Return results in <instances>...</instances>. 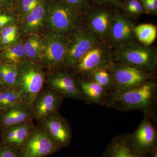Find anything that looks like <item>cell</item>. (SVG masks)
<instances>
[{"label": "cell", "instance_id": "obj_1", "mask_svg": "<svg viewBox=\"0 0 157 157\" xmlns=\"http://www.w3.org/2000/svg\"><path fill=\"white\" fill-rule=\"evenodd\" d=\"M156 102V84L151 80L132 89L110 93L106 106L122 112L139 109L154 119Z\"/></svg>", "mask_w": 157, "mask_h": 157}, {"label": "cell", "instance_id": "obj_2", "mask_svg": "<svg viewBox=\"0 0 157 157\" xmlns=\"http://www.w3.org/2000/svg\"><path fill=\"white\" fill-rule=\"evenodd\" d=\"M114 56L117 63L132 66L149 74L156 66L155 50L134 42L116 48Z\"/></svg>", "mask_w": 157, "mask_h": 157}, {"label": "cell", "instance_id": "obj_3", "mask_svg": "<svg viewBox=\"0 0 157 157\" xmlns=\"http://www.w3.org/2000/svg\"><path fill=\"white\" fill-rule=\"evenodd\" d=\"M81 14L63 0H48L45 19L54 33L64 36L76 28Z\"/></svg>", "mask_w": 157, "mask_h": 157}, {"label": "cell", "instance_id": "obj_4", "mask_svg": "<svg viewBox=\"0 0 157 157\" xmlns=\"http://www.w3.org/2000/svg\"><path fill=\"white\" fill-rule=\"evenodd\" d=\"M18 68V75L14 87L21 101L33 105L43 87L45 76L41 69L35 65L25 64Z\"/></svg>", "mask_w": 157, "mask_h": 157}, {"label": "cell", "instance_id": "obj_5", "mask_svg": "<svg viewBox=\"0 0 157 157\" xmlns=\"http://www.w3.org/2000/svg\"><path fill=\"white\" fill-rule=\"evenodd\" d=\"M115 91H123L139 86L151 80V74L124 64H110L107 68Z\"/></svg>", "mask_w": 157, "mask_h": 157}, {"label": "cell", "instance_id": "obj_6", "mask_svg": "<svg viewBox=\"0 0 157 157\" xmlns=\"http://www.w3.org/2000/svg\"><path fill=\"white\" fill-rule=\"evenodd\" d=\"M40 127L35 126L21 148V157H46L61 149Z\"/></svg>", "mask_w": 157, "mask_h": 157}, {"label": "cell", "instance_id": "obj_7", "mask_svg": "<svg viewBox=\"0 0 157 157\" xmlns=\"http://www.w3.org/2000/svg\"><path fill=\"white\" fill-rule=\"evenodd\" d=\"M39 123L40 127L61 148L70 145L72 139L71 128L67 120L58 112L45 117Z\"/></svg>", "mask_w": 157, "mask_h": 157}, {"label": "cell", "instance_id": "obj_8", "mask_svg": "<svg viewBox=\"0 0 157 157\" xmlns=\"http://www.w3.org/2000/svg\"><path fill=\"white\" fill-rule=\"evenodd\" d=\"M97 35L89 28L79 31L69 44L65 63L68 66L76 65L78 61L96 45Z\"/></svg>", "mask_w": 157, "mask_h": 157}, {"label": "cell", "instance_id": "obj_9", "mask_svg": "<svg viewBox=\"0 0 157 157\" xmlns=\"http://www.w3.org/2000/svg\"><path fill=\"white\" fill-rule=\"evenodd\" d=\"M135 27L130 18L115 10L108 37L111 45L116 48L133 42Z\"/></svg>", "mask_w": 157, "mask_h": 157}, {"label": "cell", "instance_id": "obj_10", "mask_svg": "<svg viewBox=\"0 0 157 157\" xmlns=\"http://www.w3.org/2000/svg\"><path fill=\"white\" fill-rule=\"evenodd\" d=\"M152 118L144 115L139 126L130 134L134 146L140 152L148 154L157 146V130L152 121Z\"/></svg>", "mask_w": 157, "mask_h": 157}, {"label": "cell", "instance_id": "obj_11", "mask_svg": "<svg viewBox=\"0 0 157 157\" xmlns=\"http://www.w3.org/2000/svg\"><path fill=\"white\" fill-rule=\"evenodd\" d=\"M62 101L63 97L53 90H41L32 105L34 118L39 122L48 116L58 112Z\"/></svg>", "mask_w": 157, "mask_h": 157}, {"label": "cell", "instance_id": "obj_12", "mask_svg": "<svg viewBox=\"0 0 157 157\" xmlns=\"http://www.w3.org/2000/svg\"><path fill=\"white\" fill-rule=\"evenodd\" d=\"M68 45L63 36L54 33L44 40L41 53L46 63L52 67H57L65 63Z\"/></svg>", "mask_w": 157, "mask_h": 157}, {"label": "cell", "instance_id": "obj_13", "mask_svg": "<svg viewBox=\"0 0 157 157\" xmlns=\"http://www.w3.org/2000/svg\"><path fill=\"white\" fill-rule=\"evenodd\" d=\"M108 57L107 50L96 44L76 64V69L79 73L89 76L98 69H107L110 65Z\"/></svg>", "mask_w": 157, "mask_h": 157}, {"label": "cell", "instance_id": "obj_14", "mask_svg": "<svg viewBox=\"0 0 157 157\" xmlns=\"http://www.w3.org/2000/svg\"><path fill=\"white\" fill-rule=\"evenodd\" d=\"M114 11L107 7L90 8L86 11L89 28L97 36L108 39Z\"/></svg>", "mask_w": 157, "mask_h": 157}, {"label": "cell", "instance_id": "obj_15", "mask_svg": "<svg viewBox=\"0 0 157 157\" xmlns=\"http://www.w3.org/2000/svg\"><path fill=\"white\" fill-rule=\"evenodd\" d=\"M48 83L52 89L62 97L85 101L78 85L70 74L59 72L51 76Z\"/></svg>", "mask_w": 157, "mask_h": 157}, {"label": "cell", "instance_id": "obj_16", "mask_svg": "<svg viewBox=\"0 0 157 157\" xmlns=\"http://www.w3.org/2000/svg\"><path fill=\"white\" fill-rule=\"evenodd\" d=\"M103 157H150V154L140 152L135 148L130 134L117 135L107 145Z\"/></svg>", "mask_w": 157, "mask_h": 157}, {"label": "cell", "instance_id": "obj_17", "mask_svg": "<svg viewBox=\"0 0 157 157\" xmlns=\"http://www.w3.org/2000/svg\"><path fill=\"white\" fill-rule=\"evenodd\" d=\"M33 111L32 105L20 102L9 108L0 111V128L33 121Z\"/></svg>", "mask_w": 157, "mask_h": 157}, {"label": "cell", "instance_id": "obj_18", "mask_svg": "<svg viewBox=\"0 0 157 157\" xmlns=\"http://www.w3.org/2000/svg\"><path fill=\"white\" fill-rule=\"evenodd\" d=\"M35 127L32 121L1 130V142L20 150Z\"/></svg>", "mask_w": 157, "mask_h": 157}, {"label": "cell", "instance_id": "obj_19", "mask_svg": "<svg viewBox=\"0 0 157 157\" xmlns=\"http://www.w3.org/2000/svg\"><path fill=\"white\" fill-rule=\"evenodd\" d=\"M78 86L89 103L106 105L110 92L92 80H79Z\"/></svg>", "mask_w": 157, "mask_h": 157}, {"label": "cell", "instance_id": "obj_20", "mask_svg": "<svg viewBox=\"0 0 157 157\" xmlns=\"http://www.w3.org/2000/svg\"><path fill=\"white\" fill-rule=\"evenodd\" d=\"M135 37L145 46H149L155 42L157 36L156 26L151 24H142L135 28Z\"/></svg>", "mask_w": 157, "mask_h": 157}, {"label": "cell", "instance_id": "obj_21", "mask_svg": "<svg viewBox=\"0 0 157 157\" xmlns=\"http://www.w3.org/2000/svg\"><path fill=\"white\" fill-rule=\"evenodd\" d=\"M48 0H44L27 15L25 29L33 30L39 26L46 16Z\"/></svg>", "mask_w": 157, "mask_h": 157}, {"label": "cell", "instance_id": "obj_22", "mask_svg": "<svg viewBox=\"0 0 157 157\" xmlns=\"http://www.w3.org/2000/svg\"><path fill=\"white\" fill-rule=\"evenodd\" d=\"M18 75V68L14 64L0 66V83L6 87H14Z\"/></svg>", "mask_w": 157, "mask_h": 157}, {"label": "cell", "instance_id": "obj_23", "mask_svg": "<svg viewBox=\"0 0 157 157\" xmlns=\"http://www.w3.org/2000/svg\"><path fill=\"white\" fill-rule=\"evenodd\" d=\"M20 102L22 101L19 93L14 87L0 89V111L6 110Z\"/></svg>", "mask_w": 157, "mask_h": 157}, {"label": "cell", "instance_id": "obj_24", "mask_svg": "<svg viewBox=\"0 0 157 157\" xmlns=\"http://www.w3.org/2000/svg\"><path fill=\"white\" fill-rule=\"evenodd\" d=\"M89 77L92 81L106 89L110 93L115 91L114 84L107 69H100L94 71Z\"/></svg>", "mask_w": 157, "mask_h": 157}, {"label": "cell", "instance_id": "obj_25", "mask_svg": "<svg viewBox=\"0 0 157 157\" xmlns=\"http://www.w3.org/2000/svg\"><path fill=\"white\" fill-rule=\"evenodd\" d=\"M122 3V8L127 14L137 16L145 13L141 0H124Z\"/></svg>", "mask_w": 157, "mask_h": 157}, {"label": "cell", "instance_id": "obj_26", "mask_svg": "<svg viewBox=\"0 0 157 157\" xmlns=\"http://www.w3.org/2000/svg\"><path fill=\"white\" fill-rule=\"evenodd\" d=\"M5 56L10 61L18 62L20 59L27 56L24 46L21 44L10 46L5 51Z\"/></svg>", "mask_w": 157, "mask_h": 157}, {"label": "cell", "instance_id": "obj_27", "mask_svg": "<svg viewBox=\"0 0 157 157\" xmlns=\"http://www.w3.org/2000/svg\"><path fill=\"white\" fill-rule=\"evenodd\" d=\"M27 56L30 58H35L39 55L42 50V44L36 38L29 39L24 44Z\"/></svg>", "mask_w": 157, "mask_h": 157}, {"label": "cell", "instance_id": "obj_28", "mask_svg": "<svg viewBox=\"0 0 157 157\" xmlns=\"http://www.w3.org/2000/svg\"><path fill=\"white\" fill-rule=\"evenodd\" d=\"M44 0H22L17 4V11L23 15H27Z\"/></svg>", "mask_w": 157, "mask_h": 157}, {"label": "cell", "instance_id": "obj_29", "mask_svg": "<svg viewBox=\"0 0 157 157\" xmlns=\"http://www.w3.org/2000/svg\"><path fill=\"white\" fill-rule=\"evenodd\" d=\"M0 157H21L20 150L0 142Z\"/></svg>", "mask_w": 157, "mask_h": 157}, {"label": "cell", "instance_id": "obj_30", "mask_svg": "<svg viewBox=\"0 0 157 157\" xmlns=\"http://www.w3.org/2000/svg\"><path fill=\"white\" fill-rule=\"evenodd\" d=\"M71 7L78 10L79 12H86L90 8V0H63Z\"/></svg>", "mask_w": 157, "mask_h": 157}, {"label": "cell", "instance_id": "obj_31", "mask_svg": "<svg viewBox=\"0 0 157 157\" xmlns=\"http://www.w3.org/2000/svg\"><path fill=\"white\" fill-rule=\"evenodd\" d=\"M145 13L147 14L157 15V0H141Z\"/></svg>", "mask_w": 157, "mask_h": 157}, {"label": "cell", "instance_id": "obj_32", "mask_svg": "<svg viewBox=\"0 0 157 157\" xmlns=\"http://www.w3.org/2000/svg\"><path fill=\"white\" fill-rule=\"evenodd\" d=\"M95 3L102 6H110L116 9L122 8V2L121 0H92Z\"/></svg>", "mask_w": 157, "mask_h": 157}, {"label": "cell", "instance_id": "obj_33", "mask_svg": "<svg viewBox=\"0 0 157 157\" xmlns=\"http://www.w3.org/2000/svg\"><path fill=\"white\" fill-rule=\"evenodd\" d=\"M14 17L11 14H8L5 11H0V29L7 24L12 22Z\"/></svg>", "mask_w": 157, "mask_h": 157}, {"label": "cell", "instance_id": "obj_34", "mask_svg": "<svg viewBox=\"0 0 157 157\" xmlns=\"http://www.w3.org/2000/svg\"><path fill=\"white\" fill-rule=\"evenodd\" d=\"M17 28L16 26L11 25L6 27L2 29L1 32L2 38L9 36L13 35H16Z\"/></svg>", "mask_w": 157, "mask_h": 157}, {"label": "cell", "instance_id": "obj_35", "mask_svg": "<svg viewBox=\"0 0 157 157\" xmlns=\"http://www.w3.org/2000/svg\"><path fill=\"white\" fill-rule=\"evenodd\" d=\"M11 6V0H0V11L9 9Z\"/></svg>", "mask_w": 157, "mask_h": 157}, {"label": "cell", "instance_id": "obj_36", "mask_svg": "<svg viewBox=\"0 0 157 157\" xmlns=\"http://www.w3.org/2000/svg\"><path fill=\"white\" fill-rule=\"evenodd\" d=\"M16 35H13L9 36L2 38V41L4 44H9L14 42L16 39Z\"/></svg>", "mask_w": 157, "mask_h": 157}, {"label": "cell", "instance_id": "obj_37", "mask_svg": "<svg viewBox=\"0 0 157 157\" xmlns=\"http://www.w3.org/2000/svg\"><path fill=\"white\" fill-rule=\"evenodd\" d=\"M150 157H157V146L155 147L150 153Z\"/></svg>", "mask_w": 157, "mask_h": 157}, {"label": "cell", "instance_id": "obj_38", "mask_svg": "<svg viewBox=\"0 0 157 157\" xmlns=\"http://www.w3.org/2000/svg\"><path fill=\"white\" fill-rule=\"evenodd\" d=\"M22 0H11L12 2V6H16L20 2H21Z\"/></svg>", "mask_w": 157, "mask_h": 157}]
</instances>
